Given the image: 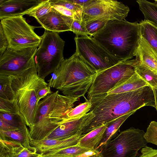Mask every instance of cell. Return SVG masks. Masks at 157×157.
Returning a JSON list of instances; mask_svg holds the SVG:
<instances>
[{"mask_svg":"<svg viewBox=\"0 0 157 157\" xmlns=\"http://www.w3.org/2000/svg\"><path fill=\"white\" fill-rule=\"evenodd\" d=\"M97 73L75 52L64 59L48 81V86L64 95L83 97L87 93Z\"/></svg>","mask_w":157,"mask_h":157,"instance_id":"obj_2","label":"cell"},{"mask_svg":"<svg viewBox=\"0 0 157 157\" xmlns=\"http://www.w3.org/2000/svg\"><path fill=\"white\" fill-rule=\"evenodd\" d=\"M0 119L19 130L27 127L25 120L21 114L0 112Z\"/></svg>","mask_w":157,"mask_h":157,"instance_id":"obj_29","label":"cell"},{"mask_svg":"<svg viewBox=\"0 0 157 157\" xmlns=\"http://www.w3.org/2000/svg\"><path fill=\"white\" fill-rule=\"evenodd\" d=\"M153 89L154 91L155 97V103L156 105L155 109L157 111V89H155L154 88H153Z\"/></svg>","mask_w":157,"mask_h":157,"instance_id":"obj_42","label":"cell"},{"mask_svg":"<svg viewBox=\"0 0 157 157\" xmlns=\"http://www.w3.org/2000/svg\"><path fill=\"white\" fill-rule=\"evenodd\" d=\"M8 47V40L5 34L2 27L0 24V56Z\"/></svg>","mask_w":157,"mask_h":157,"instance_id":"obj_36","label":"cell"},{"mask_svg":"<svg viewBox=\"0 0 157 157\" xmlns=\"http://www.w3.org/2000/svg\"><path fill=\"white\" fill-rule=\"evenodd\" d=\"M71 31L75 34L77 36H89L85 26L79 20L73 19L71 25Z\"/></svg>","mask_w":157,"mask_h":157,"instance_id":"obj_35","label":"cell"},{"mask_svg":"<svg viewBox=\"0 0 157 157\" xmlns=\"http://www.w3.org/2000/svg\"><path fill=\"white\" fill-rule=\"evenodd\" d=\"M53 92L50 89V87L48 86L40 90L37 92V97L39 102L41 99H43L48 95L52 94Z\"/></svg>","mask_w":157,"mask_h":157,"instance_id":"obj_38","label":"cell"},{"mask_svg":"<svg viewBox=\"0 0 157 157\" xmlns=\"http://www.w3.org/2000/svg\"><path fill=\"white\" fill-rule=\"evenodd\" d=\"M12 78L14 98L21 115L29 128L33 124L39 101L37 93L48 83L38 75L36 64L24 71L8 75Z\"/></svg>","mask_w":157,"mask_h":157,"instance_id":"obj_5","label":"cell"},{"mask_svg":"<svg viewBox=\"0 0 157 157\" xmlns=\"http://www.w3.org/2000/svg\"><path fill=\"white\" fill-rule=\"evenodd\" d=\"M147 86H149L148 84L135 72L126 81L114 87L107 93L110 94L127 92Z\"/></svg>","mask_w":157,"mask_h":157,"instance_id":"obj_21","label":"cell"},{"mask_svg":"<svg viewBox=\"0 0 157 157\" xmlns=\"http://www.w3.org/2000/svg\"><path fill=\"white\" fill-rule=\"evenodd\" d=\"M136 2L144 16V20L151 22L157 27V4L146 0H138Z\"/></svg>","mask_w":157,"mask_h":157,"instance_id":"obj_26","label":"cell"},{"mask_svg":"<svg viewBox=\"0 0 157 157\" xmlns=\"http://www.w3.org/2000/svg\"><path fill=\"white\" fill-rule=\"evenodd\" d=\"M141 152L138 157H157V149L147 145L142 148Z\"/></svg>","mask_w":157,"mask_h":157,"instance_id":"obj_37","label":"cell"},{"mask_svg":"<svg viewBox=\"0 0 157 157\" xmlns=\"http://www.w3.org/2000/svg\"><path fill=\"white\" fill-rule=\"evenodd\" d=\"M144 137L147 143L157 145V122L153 121L150 123Z\"/></svg>","mask_w":157,"mask_h":157,"instance_id":"obj_33","label":"cell"},{"mask_svg":"<svg viewBox=\"0 0 157 157\" xmlns=\"http://www.w3.org/2000/svg\"><path fill=\"white\" fill-rule=\"evenodd\" d=\"M90 151H95L81 147L78 143L76 145L65 148L57 151L42 155L65 157H78Z\"/></svg>","mask_w":157,"mask_h":157,"instance_id":"obj_27","label":"cell"},{"mask_svg":"<svg viewBox=\"0 0 157 157\" xmlns=\"http://www.w3.org/2000/svg\"><path fill=\"white\" fill-rule=\"evenodd\" d=\"M0 98L10 101L15 100L12 78L10 75L0 74Z\"/></svg>","mask_w":157,"mask_h":157,"instance_id":"obj_28","label":"cell"},{"mask_svg":"<svg viewBox=\"0 0 157 157\" xmlns=\"http://www.w3.org/2000/svg\"><path fill=\"white\" fill-rule=\"evenodd\" d=\"M0 112L21 114L15 100L10 101L0 98Z\"/></svg>","mask_w":157,"mask_h":157,"instance_id":"obj_32","label":"cell"},{"mask_svg":"<svg viewBox=\"0 0 157 157\" xmlns=\"http://www.w3.org/2000/svg\"><path fill=\"white\" fill-rule=\"evenodd\" d=\"M40 157H65L62 156H46L41 155Z\"/></svg>","mask_w":157,"mask_h":157,"instance_id":"obj_43","label":"cell"},{"mask_svg":"<svg viewBox=\"0 0 157 157\" xmlns=\"http://www.w3.org/2000/svg\"><path fill=\"white\" fill-rule=\"evenodd\" d=\"M38 47L20 49L8 48L0 56V74L18 73L35 64L34 56Z\"/></svg>","mask_w":157,"mask_h":157,"instance_id":"obj_12","label":"cell"},{"mask_svg":"<svg viewBox=\"0 0 157 157\" xmlns=\"http://www.w3.org/2000/svg\"><path fill=\"white\" fill-rule=\"evenodd\" d=\"M109 123L101 126L86 134L80 139L78 144L93 151H97Z\"/></svg>","mask_w":157,"mask_h":157,"instance_id":"obj_20","label":"cell"},{"mask_svg":"<svg viewBox=\"0 0 157 157\" xmlns=\"http://www.w3.org/2000/svg\"><path fill=\"white\" fill-rule=\"evenodd\" d=\"M43 0H0V19L27 14Z\"/></svg>","mask_w":157,"mask_h":157,"instance_id":"obj_14","label":"cell"},{"mask_svg":"<svg viewBox=\"0 0 157 157\" xmlns=\"http://www.w3.org/2000/svg\"><path fill=\"white\" fill-rule=\"evenodd\" d=\"M135 59L121 61L110 67L98 71L87 93L88 99L107 93L130 78L135 73Z\"/></svg>","mask_w":157,"mask_h":157,"instance_id":"obj_7","label":"cell"},{"mask_svg":"<svg viewBox=\"0 0 157 157\" xmlns=\"http://www.w3.org/2000/svg\"><path fill=\"white\" fill-rule=\"evenodd\" d=\"M94 117V114L89 112L77 119L69 118L61 124L46 138L62 140L82 133Z\"/></svg>","mask_w":157,"mask_h":157,"instance_id":"obj_13","label":"cell"},{"mask_svg":"<svg viewBox=\"0 0 157 157\" xmlns=\"http://www.w3.org/2000/svg\"><path fill=\"white\" fill-rule=\"evenodd\" d=\"M145 133L132 127L121 132L103 146L100 151L103 157H136L138 151L146 146Z\"/></svg>","mask_w":157,"mask_h":157,"instance_id":"obj_9","label":"cell"},{"mask_svg":"<svg viewBox=\"0 0 157 157\" xmlns=\"http://www.w3.org/2000/svg\"><path fill=\"white\" fill-rule=\"evenodd\" d=\"M134 67L135 71L137 75L149 86L157 89V72L150 69L136 60Z\"/></svg>","mask_w":157,"mask_h":157,"instance_id":"obj_25","label":"cell"},{"mask_svg":"<svg viewBox=\"0 0 157 157\" xmlns=\"http://www.w3.org/2000/svg\"><path fill=\"white\" fill-rule=\"evenodd\" d=\"M129 11L128 6L116 0H93L83 9L82 22L85 25L96 20H122L125 19Z\"/></svg>","mask_w":157,"mask_h":157,"instance_id":"obj_11","label":"cell"},{"mask_svg":"<svg viewBox=\"0 0 157 157\" xmlns=\"http://www.w3.org/2000/svg\"><path fill=\"white\" fill-rule=\"evenodd\" d=\"M50 0H44L27 15L35 18L36 20L45 15L52 9Z\"/></svg>","mask_w":157,"mask_h":157,"instance_id":"obj_31","label":"cell"},{"mask_svg":"<svg viewBox=\"0 0 157 157\" xmlns=\"http://www.w3.org/2000/svg\"><path fill=\"white\" fill-rule=\"evenodd\" d=\"M155 3L156 4H157V0H155Z\"/></svg>","mask_w":157,"mask_h":157,"instance_id":"obj_44","label":"cell"},{"mask_svg":"<svg viewBox=\"0 0 157 157\" xmlns=\"http://www.w3.org/2000/svg\"><path fill=\"white\" fill-rule=\"evenodd\" d=\"M140 36L157 53V27L152 22L142 20L139 23Z\"/></svg>","mask_w":157,"mask_h":157,"instance_id":"obj_23","label":"cell"},{"mask_svg":"<svg viewBox=\"0 0 157 157\" xmlns=\"http://www.w3.org/2000/svg\"><path fill=\"white\" fill-rule=\"evenodd\" d=\"M85 98V101L74 108L67 113V116L72 119H77L88 113L90 111L92 104L90 100Z\"/></svg>","mask_w":157,"mask_h":157,"instance_id":"obj_30","label":"cell"},{"mask_svg":"<svg viewBox=\"0 0 157 157\" xmlns=\"http://www.w3.org/2000/svg\"><path fill=\"white\" fill-rule=\"evenodd\" d=\"M108 21L104 20H96L86 24L85 26L89 35L92 37L102 29Z\"/></svg>","mask_w":157,"mask_h":157,"instance_id":"obj_34","label":"cell"},{"mask_svg":"<svg viewBox=\"0 0 157 157\" xmlns=\"http://www.w3.org/2000/svg\"><path fill=\"white\" fill-rule=\"evenodd\" d=\"M135 56L136 61L157 72V53L141 36Z\"/></svg>","mask_w":157,"mask_h":157,"instance_id":"obj_18","label":"cell"},{"mask_svg":"<svg viewBox=\"0 0 157 157\" xmlns=\"http://www.w3.org/2000/svg\"><path fill=\"white\" fill-rule=\"evenodd\" d=\"M78 157H103L100 151H90Z\"/></svg>","mask_w":157,"mask_h":157,"instance_id":"obj_41","label":"cell"},{"mask_svg":"<svg viewBox=\"0 0 157 157\" xmlns=\"http://www.w3.org/2000/svg\"><path fill=\"white\" fill-rule=\"evenodd\" d=\"M52 7L61 14L82 21L83 9L69 0H50Z\"/></svg>","mask_w":157,"mask_h":157,"instance_id":"obj_19","label":"cell"},{"mask_svg":"<svg viewBox=\"0 0 157 157\" xmlns=\"http://www.w3.org/2000/svg\"><path fill=\"white\" fill-rule=\"evenodd\" d=\"M93 0H69L72 3L78 6L82 9L87 6Z\"/></svg>","mask_w":157,"mask_h":157,"instance_id":"obj_39","label":"cell"},{"mask_svg":"<svg viewBox=\"0 0 157 157\" xmlns=\"http://www.w3.org/2000/svg\"><path fill=\"white\" fill-rule=\"evenodd\" d=\"M79 98L60 94L57 90L40 101L33 124L29 128L31 139L40 140L46 138L69 118L67 113L73 109Z\"/></svg>","mask_w":157,"mask_h":157,"instance_id":"obj_4","label":"cell"},{"mask_svg":"<svg viewBox=\"0 0 157 157\" xmlns=\"http://www.w3.org/2000/svg\"><path fill=\"white\" fill-rule=\"evenodd\" d=\"M34 56L38 76L44 79L53 73L64 59L65 41L58 33L45 30Z\"/></svg>","mask_w":157,"mask_h":157,"instance_id":"obj_6","label":"cell"},{"mask_svg":"<svg viewBox=\"0 0 157 157\" xmlns=\"http://www.w3.org/2000/svg\"><path fill=\"white\" fill-rule=\"evenodd\" d=\"M136 111H133L121 116L109 123L96 151H100L103 146L108 142L112 140L113 135L116 132L122 124L130 116L133 114Z\"/></svg>","mask_w":157,"mask_h":157,"instance_id":"obj_24","label":"cell"},{"mask_svg":"<svg viewBox=\"0 0 157 157\" xmlns=\"http://www.w3.org/2000/svg\"><path fill=\"white\" fill-rule=\"evenodd\" d=\"M36 149L25 147L20 143L0 139V157H40Z\"/></svg>","mask_w":157,"mask_h":157,"instance_id":"obj_17","label":"cell"},{"mask_svg":"<svg viewBox=\"0 0 157 157\" xmlns=\"http://www.w3.org/2000/svg\"><path fill=\"white\" fill-rule=\"evenodd\" d=\"M140 37L139 23L124 19L108 21L92 37L111 56L122 61L135 56Z\"/></svg>","mask_w":157,"mask_h":157,"instance_id":"obj_3","label":"cell"},{"mask_svg":"<svg viewBox=\"0 0 157 157\" xmlns=\"http://www.w3.org/2000/svg\"><path fill=\"white\" fill-rule=\"evenodd\" d=\"M88 99L92 104L90 112H92L95 117L82 132V134L142 107L151 106L156 108L153 89L149 86L122 93L98 94Z\"/></svg>","mask_w":157,"mask_h":157,"instance_id":"obj_1","label":"cell"},{"mask_svg":"<svg viewBox=\"0 0 157 157\" xmlns=\"http://www.w3.org/2000/svg\"><path fill=\"white\" fill-rule=\"evenodd\" d=\"M73 19L61 14L52 8L51 12L36 20L45 30L58 33L71 31Z\"/></svg>","mask_w":157,"mask_h":157,"instance_id":"obj_16","label":"cell"},{"mask_svg":"<svg viewBox=\"0 0 157 157\" xmlns=\"http://www.w3.org/2000/svg\"><path fill=\"white\" fill-rule=\"evenodd\" d=\"M0 139L19 142L25 147H32L30 144L31 139L27 127L17 130L5 131L0 130Z\"/></svg>","mask_w":157,"mask_h":157,"instance_id":"obj_22","label":"cell"},{"mask_svg":"<svg viewBox=\"0 0 157 157\" xmlns=\"http://www.w3.org/2000/svg\"><path fill=\"white\" fill-rule=\"evenodd\" d=\"M74 40L76 48L75 52L97 72L121 61L111 56L92 37L76 36Z\"/></svg>","mask_w":157,"mask_h":157,"instance_id":"obj_10","label":"cell"},{"mask_svg":"<svg viewBox=\"0 0 157 157\" xmlns=\"http://www.w3.org/2000/svg\"><path fill=\"white\" fill-rule=\"evenodd\" d=\"M19 129L11 126L0 119V130L5 131L17 130Z\"/></svg>","mask_w":157,"mask_h":157,"instance_id":"obj_40","label":"cell"},{"mask_svg":"<svg viewBox=\"0 0 157 157\" xmlns=\"http://www.w3.org/2000/svg\"><path fill=\"white\" fill-rule=\"evenodd\" d=\"M86 134L80 133L68 138L58 140L46 138L40 140L31 139L30 144L35 148L38 153L43 155L54 152L77 144Z\"/></svg>","mask_w":157,"mask_h":157,"instance_id":"obj_15","label":"cell"},{"mask_svg":"<svg viewBox=\"0 0 157 157\" xmlns=\"http://www.w3.org/2000/svg\"><path fill=\"white\" fill-rule=\"evenodd\" d=\"M9 48L20 49L38 47L41 37L34 32L36 27L30 25L23 16L13 17L0 20Z\"/></svg>","mask_w":157,"mask_h":157,"instance_id":"obj_8","label":"cell"}]
</instances>
